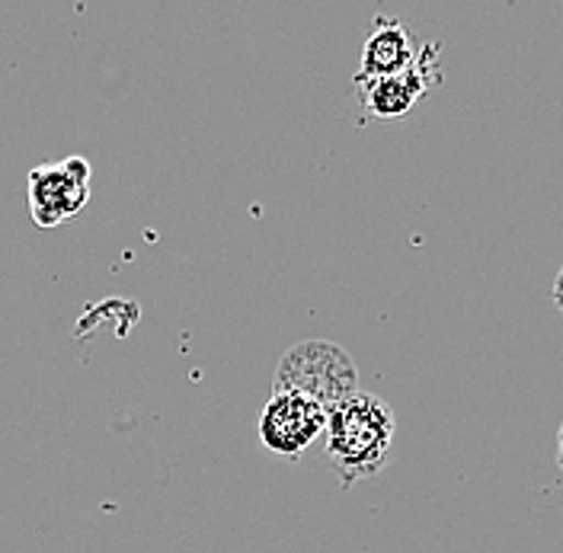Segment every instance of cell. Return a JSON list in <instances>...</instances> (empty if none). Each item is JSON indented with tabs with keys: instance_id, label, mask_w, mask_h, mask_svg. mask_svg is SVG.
<instances>
[{
	"instance_id": "6da1fadb",
	"label": "cell",
	"mask_w": 563,
	"mask_h": 553,
	"mask_svg": "<svg viewBox=\"0 0 563 553\" xmlns=\"http://www.w3.org/2000/svg\"><path fill=\"white\" fill-rule=\"evenodd\" d=\"M397 419L382 397L355 394L346 403L327 413V457L330 467L340 474L343 486L368 480L382 474L394 449Z\"/></svg>"
},
{
	"instance_id": "7a4b0ae2",
	"label": "cell",
	"mask_w": 563,
	"mask_h": 553,
	"mask_svg": "<svg viewBox=\"0 0 563 553\" xmlns=\"http://www.w3.org/2000/svg\"><path fill=\"white\" fill-rule=\"evenodd\" d=\"M276 390L308 397L330 413L358 394V368L343 346L330 340H305L279 358Z\"/></svg>"
},
{
	"instance_id": "3957f363",
	"label": "cell",
	"mask_w": 563,
	"mask_h": 553,
	"mask_svg": "<svg viewBox=\"0 0 563 553\" xmlns=\"http://www.w3.org/2000/svg\"><path fill=\"white\" fill-rule=\"evenodd\" d=\"M90 176H93L90 164L77 154L30 170L26 189H30V218L35 228L52 231L74 214H80L90 202Z\"/></svg>"
},
{
	"instance_id": "277c9868",
	"label": "cell",
	"mask_w": 563,
	"mask_h": 553,
	"mask_svg": "<svg viewBox=\"0 0 563 553\" xmlns=\"http://www.w3.org/2000/svg\"><path fill=\"white\" fill-rule=\"evenodd\" d=\"M327 432V410L314 400L273 390L260 413V442L279 457L298 461Z\"/></svg>"
},
{
	"instance_id": "5b68a950",
	"label": "cell",
	"mask_w": 563,
	"mask_h": 553,
	"mask_svg": "<svg viewBox=\"0 0 563 553\" xmlns=\"http://www.w3.org/2000/svg\"><path fill=\"white\" fill-rule=\"evenodd\" d=\"M439 80H442L439 42H426L417 52V62L404 74L375 77V80H355V84H358L362 106L375 119H400V115H407L413 106L420 103V97H426Z\"/></svg>"
},
{
	"instance_id": "8992f818",
	"label": "cell",
	"mask_w": 563,
	"mask_h": 553,
	"mask_svg": "<svg viewBox=\"0 0 563 553\" xmlns=\"http://www.w3.org/2000/svg\"><path fill=\"white\" fill-rule=\"evenodd\" d=\"M420 45L413 42V35L407 30V23L390 20V16H378L372 33L362 45V65L355 80H375V77H394L404 74L417 62Z\"/></svg>"
},
{
	"instance_id": "52a82bcc",
	"label": "cell",
	"mask_w": 563,
	"mask_h": 553,
	"mask_svg": "<svg viewBox=\"0 0 563 553\" xmlns=\"http://www.w3.org/2000/svg\"><path fill=\"white\" fill-rule=\"evenodd\" d=\"M551 298H554V308L563 313V269L554 278V288H551Z\"/></svg>"
},
{
	"instance_id": "ba28073f",
	"label": "cell",
	"mask_w": 563,
	"mask_h": 553,
	"mask_svg": "<svg viewBox=\"0 0 563 553\" xmlns=\"http://www.w3.org/2000/svg\"><path fill=\"white\" fill-rule=\"evenodd\" d=\"M558 464H561V471H563V425H561V435H558Z\"/></svg>"
}]
</instances>
